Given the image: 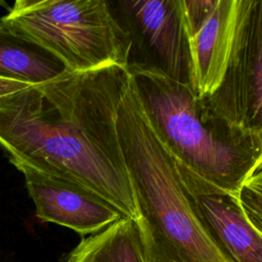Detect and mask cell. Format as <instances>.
Instances as JSON below:
<instances>
[{"label":"cell","instance_id":"30bf717a","mask_svg":"<svg viewBox=\"0 0 262 262\" xmlns=\"http://www.w3.org/2000/svg\"><path fill=\"white\" fill-rule=\"evenodd\" d=\"M63 66L50 53L0 20V78L40 84L59 75Z\"/></svg>","mask_w":262,"mask_h":262},{"label":"cell","instance_id":"52a82bcc","mask_svg":"<svg viewBox=\"0 0 262 262\" xmlns=\"http://www.w3.org/2000/svg\"><path fill=\"white\" fill-rule=\"evenodd\" d=\"M119 4L157 59L154 66L191 87L190 44L180 0H131Z\"/></svg>","mask_w":262,"mask_h":262},{"label":"cell","instance_id":"9c48e42d","mask_svg":"<svg viewBox=\"0 0 262 262\" xmlns=\"http://www.w3.org/2000/svg\"><path fill=\"white\" fill-rule=\"evenodd\" d=\"M241 8V0H216L214 8L190 38L191 88L196 96L211 95L219 86L230 54Z\"/></svg>","mask_w":262,"mask_h":262},{"label":"cell","instance_id":"5b68a950","mask_svg":"<svg viewBox=\"0 0 262 262\" xmlns=\"http://www.w3.org/2000/svg\"><path fill=\"white\" fill-rule=\"evenodd\" d=\"M203 99L229 124L262 132V0H241L236 33L222 80Z\"/></svg>","mask_w":262,"mask_h":262},{"label":"cell","instance_id":"4fadbf2b","mask_svg":"<svg viewBox=\"0 0 262 262\" xmlns=\"http://www.w3.org/2000/svg\"><path fill=\"white\" fill-rule=\"evenodd\" d=\"M180 3L183 24L190 40L212 12L216 0H180Z\"/></svg>","mask_w":262,"mask_h":262},{"label":"cell","instance_id":"277c9868","mask_svg":"<svg viewBox=\"0 0 262 262\" xmlns=\"http://www.w3.org/2000/svg\"><path fill=\"white\" fill-rule=\"evenodd\" d=\"M0 20L70 72L130 63L132 36L104 0H17Z\"/></svg>","mask_w":262,"mask_h":262},{"label":"cell","instance_id":"7a4b0ae2","mask_svg":"<svg viewBox=\"0 0 262 262\" xmlns=\"http://www.w3.org/2000/svg\"><path fill=\"white\" fill-rule=\"evenodd\" d=\"M148 124L182 177H193L236 198L242 184L262 168V132L216 116L189 85L159 68L128 66Z\"/></svg>","mask_w":262,"mask_h":262},{"label":"cell","instance_id":"5bb4252c","mask_svg":"<svg viewBox=\"0 0 262 262\" xmlns=\"http://www.w3.org/2000/svg\"><path fill=\"white\" fill-rule=\"evenodd\" d=\"M16 82V81H12V80H6V79H1L0 78V94L7 91L11 86L12 84Z\"/></svg>","mask_w":262,"mask_h":262},{"label":"cell","instance_id":"9a60e30c","mask_svg":"<svg viewBox=\"0 0 262 262\" xmlns=\"http://www.w3.org/2000/svg\"><path fill=\"white\" fill-rule=\"evenodd\" d=\"M1 3H2V2H1V1H0V4H1Z\"/></svg>","mask_w":262,"mask_h":262},{"label":"cell","instance_id":"7c38bea8","mask_svg":"<svg viewBox=\"0 0 262 262\" xmlns=\"http://www.w3.org/2000/svg\"><path fill=\"white\" fill-rule=\"evenodd\" d=\"M236 200L249 222L262 233V168L242 184Z\"/></svg>","mask_w":262,"mask_h":262},{"label":"cell","instance_id":"8992f818","mask_svg":"<svg viewBox=\"0 0 262 262\" xmlns=\"http://www.w3.org/2000/svg\"><path fill=\"white\" fill-rule=\"evenodd\" d=\"M25 177L36 216L73 229L80 235L95 234L123 217L92 191L64 179L16 166Z\"/></svg>","mask_w":262,"mask_h":262},{"label":"cell","instance_id":"3957f363","mask_svg":"<svg viewBox=\"0 0 262 262\" xmlns=\"http://www.w3.org/2000/svg\"><path fill=\"white\" fill-rule=\"evenodd\" d=\"M117 130L140 217L146 262H226L207 233L193 195L152 131L129 76Z\"/></svg>","mask_w":262,"mask_h":262},{"label":"cell","instance_id":"ba28073f","mask_svg":"<svg viewBox=\"0 0 262 262\" xmlns=\"http://www.w3.org/2000/svg\"><path fill=\"white\" fill-rule=\"evenodd\" d=\"M201 221L226 262H262V233L247 219L234 195L193 177H182Z\"/></svg>","mask_w":262,"mask_h":262},{"label":"cell","instance_id":"8fae6325","mask_svg":"<svg viewBox=\"0 0 262 262\" xmlns=\"http://www.w3.org/2000/svg\"><path fill=\"white\" fill-rule=\"evenodd\" d=\"M61 262H146L137 221L121 217L103 230L82 238Z\"/></svg>","mask_w":262,"mask_h":262},{"label":"cell","instance_id":"6da1fadb","mask_svg":"<svg viewBox=\"0 0 262 262\" xmlns=\"http://www.w3.org/2000/svg\"><path fill=\"white\" fill-rule=\"evenodd\" d=\"M128 80V68L110 66L63 70L36 85L14 82L0 94V146L13 166L74 182L137 221L117 130Z\"/></svg>","mask_w":262,"mask_h":262}]
</instances>
